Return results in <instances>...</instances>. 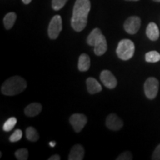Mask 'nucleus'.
Returning a JSON list of instances; mask_svg holds the SVG:
<instances>
[{
    "label": "nucleus",
    "mask_w": 160,
    "mask_h": 160,
    "mask_svg": "<svg viewBox=\"0 0 160 160\" xmlns=\"http://www.w3.org/2000/svg\"><path fill=\"white\" fill-rule=\"evenodd\" d=\"M91 10L90 0H77L73 10L71 27L77 32L83 31L87 25L88 16Z\"/></svg>",
    "instance_id": "1"
},
{
    "label": "nucleus",
    "mask_w": 160,
    "mask_h": 160,
    "mask_svg": "<svg viewBox=\"0 0 160 160\" xmlns=\"http://www.w3.org/2000/svg\"><path fill=\"white\" fill-rule=\"evenodd\" d=\"M27 88V82L22 77L15 76L8 79L2 84V93L6 96H14L22 92Z\"/></svg>",
    "instance_id": "2"
},
{
    "label": "nucleus",
    "mask_w": 160,
    "mask_h": 160,
    "mask_svg": "<svg viewBox=\"0 0 160 160\" xmlns=\"http://www.w3.org/2000/svg\"><path fill=\"white\" fill-rule=\"evenodd\" d=\"M135 51V46L130 39H122L118 44L117 53L118 57L122 60H128L133 57Z\"/></svg>",
    "instance_id": "3"
},
{
    "label": "nucleus",
    "mask_w": 160,
    "mask_h": 160,
    "mask_svg": "<svg viewBox=\"0 0 160 160\" xmlns=\"http://www.w3.org/2000/svg\"><path fill=\"white\" fill-rule=\"evenodd\" d=\"M62 30V20L59 15H56L52 18L48 26V36L51 39H56L59 37Z\"/></svg>",
    "instance_id": "4"
},
{
    "label": "nucleus",
    "mask_w": 160,
    "mask_h": 160,
    "mask_svg": "<svg viewBox=\"0 0 160 160\" xmlns=\"http://www.w3.org/2000/svg\"><path fill=\"white\" fill-rule=\"evenodd\" d=\"M145 96L149 99H155L159 91V81L154 77H150L144 85Z\"/></svg>",
    "instance_id": "5"
},
{
    "label": "nucleus",
    "mask_w": 160,
    "mask_h": 160,
    "mask_svg": "<svg viewBox=\"0 0 160 160\" xmlns=\"http://www.w3.org/2000/svg\"><path fill=\"white\" fill-rule=\"evenodd\" d=\"M141 26V19L138 17H131L124 23L125 31L129 34H136Z\"/></svg>",
    "instance_id": "6"
},
{
    "label": "nucleus",
    "mask_w": 160,
    "mask_h": 160,
    "mask_svg": "<svg viewBox=\"0 0 160 160\" xmlns=\"http://www.w3.org/2000/svg\"><path fill=\"white\" fill-rule=\"evenodd\" d=\"M88 119L86 116L82 113H74L70 117V123L77 133H79L85 128Z\"/></svg>",
    "instance_id": "7"
},
{
    "label": "nucleus",
    "mask_w": 160,
    "mask_h": 160,
    "mask_svg": "<svg viewBox=\"0 0 160 160\" xmlns=\"http://www.w3.org/2000/svg\"><path fill=\"white\" fill-rule=\"evenodd\" d=\"M100 79L106 88L113 89L117 85V80L108 70H104L100 74Z\"/></svg>",
    "instance_id": "8"
},
{
    "label": "nucleus",
    "mask_w": 160,
    "mask_h": 160,
    "mask_svg": "<svg viewBox=\"0 0 160 160\" xmlns=\"http://www.w3.org/2000/svg\"><path fill=\"white\" fill-rule=\"evenodd\" d=\"M106 126L112 131H119L122 128L123 122L115 113H111L106 119Z\"/></svg>",
    "instance_id": "9"
},
{
    "label": "nucleus",
    "mask_w": 160,
    "mask_h": 160,
    "mask_svg": "<svg viewBox=\"0 0 160 160\" xmlns=\"http://www.w3.org/2000/svg\"><path fill=\"white\" fill-rule=\"evenodd\" d=\"M94 53L97 56H102L105 53L108 49L107 41L103 34L100 37L94 44Z\"/></svg>",
    "instance_id": "10"
},
{
    "label": "nucleus",
    "mask_w": 160,
    "mask_h": 160,
    "mask_svg": "<svg viewBox=\"0 0 160 160\" xmlns=\"http://www.w3.org/2000/svg\"><path fill=\"white\" fill-rule=\"evenodd\" d=\"M85 155V150L81 145H76L72 148L68 156L69 160H82Z\"/></svg>",
    "instance_id": "11"
},
{
    "label": "nucleus",
    "mask_w": 160,
    "mask_h": 160,
    "mask_svg": "<svg viewBox=\"0 0 160 160\" xmlns=\"http://www.w3.org/2000/svg\"><path fill=\"white\" fill-rule=\"evenodd\" d=\"M86 83H87L88 91L91 94H95V93H99L102 89L99 82L96 79H94V78H88Z\"/></svg>",
    "instance_id": "12"
},
{
    "label": "nucleus",
    "mask_w": 160,
    "mask_h": 160,
    "mask_svg": "<svg viewBox=\"0 0 160 160\" xmlns=\"http://www.w3.org/2000/svg\"><path fill=\"white\" fill-rule=\"evenodd\" d=\"M42 109V107L41 104L37 102L31 103L25 108V113L28 117H36L41 113Z\"/></svg>",
    "instance_id": "13"
},
{
    "label": "nucleus",
    "mask_w": 160,
    "mask_h": 160,
    "mask_svg": "<svg viewBox=\"0 0 160 160\" xmlns=\"http://www.w3.org/2000/svg\"><path fill=\"white\" fill-rule=\"evenodd\" d=\"M146 35L152 41H156L159 37V30L154 22H151L146 29Z\"/></svg>",
    "instance_id": "14"
},
{
    "label": "nucleus",
    "mask_w": 160,
    "mask_h": 160,
    "mask_svg": "<svg viewBox=\"0 0 160 160\" xmlns=\"http://www.w3.org/2000/svg\"><path fill=\"white\" fill-rule=\"evenodd\" d=\"M91 66V59L89 56L86 53L80 55L78 62V68L80 71H87Z\"/></svg>",
    "instance_id": "15"
},
{
    "label": "nucleus",
    "mask_w": 160,
    "mask_h": 160,
    "mask_svg": "<svg viewBox=\"0 0 160 160\" xmlns=\"http://www.w3.org/2000/svg\"><path fill=\"white\" fill-rule=\"evenodd\" d=\"M16 19H17V14L15 13L11 12V13H7L3 19L4 25H5V28L8 30L12 28V27L14 25Z\"/></svg>",
    "instance_id": "16"
},
{
    "label": "nucleus",
    "mask_w": 160,
    "mask_h": 160,
    "mask_svg": "<svg viewBox=\"0 0 160 160\" xmlns=\"http://www.w3.org/2000/svg\"><path fill=\"white\" fill-rule=\"evenodd\" d=\"M102 35V33L101 30L99 28L93 29V31H91V33L88 35V39H87L88 44L91 46H94L95 42L97 41L98 39H99Z\"/></svg>",
    "instance_id": "17"
},
{
    "label": "nucleus",
    "mask_w": 160,
    "mask_h": 160,
    "mask_svg": "<svg viewBox=\"0 0 160 160\" xmlns=\"http://www.w3.org/2000/svg\"><path fill=\"white\" fill-rule=\"evenodd\" d=\"M26 138L31 142H36L39 139V135L37 130L33 127H28L26 129Z\"/></svg>",
    "instance_id": "18"
},
{
    "label": "nucleus",
    "mask_w": 160,
    "mask_h": 160,
    "mask_svg": "<svg viewBox=\"0 0 160 160\" xmlns=\"http://www.w3.org/2000/svg\"><path fill=\"white\" fill-rule=\"evenodd\" d=\"M145 60L148 62H157L160 61V53L155 51H150L145 54Z\"/></svg>",
    "instance_id": "19"
},
{
    "label": "nucleus",
    "mask_w": 160,
    "mask_h": 160,
    "mask_svg": "<svg viewBox=\"0 0 160 160\" xmlns=\"http://www.w3.org/2000/svg\"><path fill=\"white\" fill-rule=\"evenodd\" d=\"M17 122V119L15 117L9 118L3 125V130L6 132L11 131L14 128Z\"/></svg>",
    "instance_id": "20"
},
{
    "label": "nucleus",
    "mask_w": 160,
    "mask_h": 160,
    "mask_svg": "<svg viewBox=\"0 0 160 160\" xmlns=\"http://www.w3.org/2000/svg\"><path fill=\"white\" fill-rule=\"evenodd\" d=\"M15 157L19 160H27L28 158V151L26 148L18 149L15 152Z\"/></svg>",
    "instance_id": "21"
},
{
    "label": "nucleus",
    "mask_w": 160,
    "mask_h": 160,
    "mask_svg": "<svg viewBox=\"0 0 160 160\" xmlns=\"http://www.w3.org/2000/svg\"><path fill=\"white\" fill-rule=\"evenodd\" d=\"M68 0H52V8L54 11H59L65 6Z\"/></svg>",
    "instance_id": "22"
},
{
    "label": "nucleus",
    "mask_w": 160,
    "mask_h": 160,
    "mask_svg": "<svg viewBox=\"0 0 160 160\" xmlns=\"http://www.w3.org/2000/svg\"><path fill=\"white\" fill-rule=\"evenodd\" d=\"M22 137V131L20 129H17L10 137L9 140L11 142H15L21 139Z\"/></svg>",
    "instance_id": "23"
},
{
    "label": "nucleus",
    "mask_w": 160,
    "mask_h": 160,
    "mask_svg": "<svg viewBox=\"0 0 160 160\" xmlns=\"http://www.w3.org/2000/svg\"><path fill=\"white\" fill-rule=\"evenodd\" d=\"M133 159V156L130 151H125L121 153L117 158V160H131Z\"/></svg>",
    "instance_id": "24"
},
{
    "label": "nucleus",
    "mask_w": 160,
    "mask_h": 160,
    "mask_svg": "<svg viewBox=\"0 0 160 160\" xmlns=\"http://www.w3.org/2000/svg\"><path fill=\"white\" fill-rule=\"evenodd\" d=\"M151 159L153 160H160V144L156 148L155 151H153Z\"/></svg>",
    "instance_id": "25"
},
{
    "label": "nucleus",
    "mask_w": 160,
    "mask_h": 160,
    "mask_svg": "<svg viewBox=\"0 0 160 160\" xmlns=\"http://www.w3.org/2000/svg\"><path fill=\"white\" fill-rule=\"evenodd\" d=\"M61 158H60L59 155L55 154V155H52L51 157L48 158V160H60Z\"/></svg>",
    "instance_id": "26"
},
{
    "label": "nucleus",
    "mask_w": 160,
    "mask_h": 160,
    "mask_svg": "<svg viewBox=\"0 0 160 160\" xmlns=\"http://www.w3.org/2000/svg\"><path fill=\"white\" fill-rule=\"evenodd\" d=\"M31 1H32V0H22L23 3L25 4V5H28L29 3H31Z\"/></svg>",
    "instance_id": "27"
},
{
    "label": "nucleus",
    "mask_w": 160,
    "mask_h": 160,
    "mask_svg": "<svg viewBox=\"0 0 160 160\" xmlns=\"http://www.w3.org/2000/svg\"><path fill=\"white\" fill-rule=\"evenodd\" d=\"M55 145H56L55 142H50V146H51V147H54Z\"/></svg>",
    "instance_id": "28"
},
{
    "label": "nucleus",
    "mask_w": 160,
    "mask_h": 160,
    "mask_svg": "<svg viewBox=\"0 0 160 160\" xmlns=\"http://www.w3.org/2000/svg\"><path fill=\"white\" fill-rule=\"evenodd\" d=\"M153 1L157 2H160V0H153Z\"/></svg>",
    "instance_id": "29"
},
{
    "label": "nucleus",
    "mask_w": 160,
    "mask_h": 160,
    "mask_svg": "<svg viewBox=\"0 0 160 160\" xmlns=\"http://www.w3.org/2000/svg\"><path fill=\"white\" fill-rule=\"evenodd\" d=\"M126 1H134V2H136V1H139V0H126Z\"/></svg>",
    "instance_id": "30"
}]
</instances>
